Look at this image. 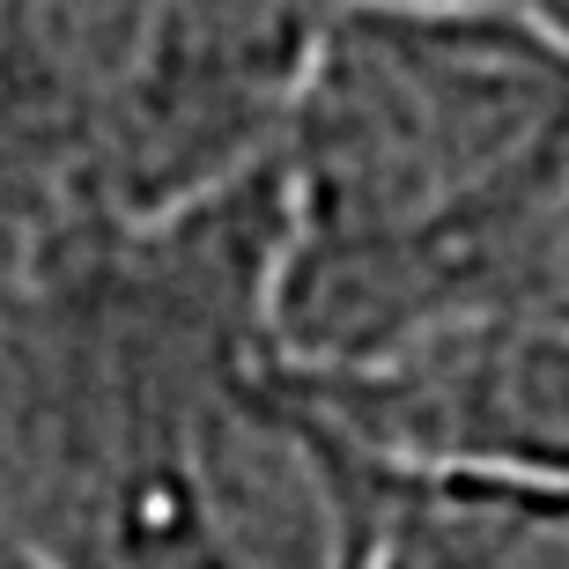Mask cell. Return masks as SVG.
Masks as SVG:
<instances>
[{"label":"cell","instance_id":"1","mask_svg":"<svg viewBox=\"0 0 569 569\" xmlns=\"http://www.w3.org/2000/svg\"><path fill=\"white\" fill-rule=\"evenodd\" d=\"M267 156L0 252V562H362V443L267 333Z\"/></svg>","mask_w":569,"mask_h":569},{"label":"cell","instance_id":"2","mask_svg":"<svg viewBox=\"0 0 569 569\" xmlns=\"http://www.w3.org/2000/svg\"><path fill=\"white\" fill-rule=\"evenodd\" d=\"M267 333L348 370L510 289L569 192V44L510 0H340L267 141Z\"/></svg>","mask_w":569,"mask_h":569},{"label":"cell","instance_id":"3","mask_svg":"<svg viewBox=\"0 0 569 569\" xmlns=\"http://www.w3.org/2000/svg\"><path fill=\"white\" fill-rule=\"evenodd\" d=\"M340 0H0V252L252 170Z\"/></svg>","mask_w":569,"mask_h":569},{"label":"cell","instance_id":"4","mask_svg":"<svg viewBox=\"0 0 569 569\" xmlns=\"http://www.w3.org/2000/svg\"><path fill=\"white\" fill-rule=\"evenodd\" d=\"M296 370V362H289ZM326 415L385 459L503 466L569 481V296L496 289L348 370H296Z\"/></svg>","mask_w":569,"mask_h":569},{"label":"cell","instance_id":"5","mask_svg":"<svg viewBox=\"0 0 569 569\" xmlns=\"http://www.w3.org/2000/svg\"><path fill=\"white\" fill-rule=\"evenodd\" d=\"M362 562L569 569V481L503 466L385 459L362 443Z\"/></svg>","mask_w":569,"mask_h":569},{"label":"cell","instance_id":"6","mask_svg":"<svg viewBox=\"0 0 569 569\" xmlns=\"http://www.w3.org/2000/svg\"><path fill=\"white\" fill-rule=\"evenodd\" d=\"M510 8H526V16L540 22L555 44H569V0H510Z\"/></svg>","mask_w":569,"mask_h":569}]
</instances>
